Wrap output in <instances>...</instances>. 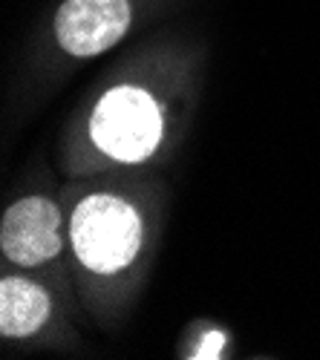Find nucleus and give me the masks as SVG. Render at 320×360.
<instances>
[{
	"instance_id": "39448f33",
	"label": "nucleus",
	"mask_w": 320,
	"mask_h": 360,
	"mask_svg": "<svg viewBox=\"0 0 320 360\" xmlns=\"http://www.w3.org/2000/svg\"><path fill=\"white\" fill-rule=\"evenodd\" d=\"M52 300L44 285L26 277H4L0 283V335L6 340L32 338L49 323Z\"/></svg>"
},
{
	"instance_id": "f257e3e1",
	"label": "nucleus",
	"mask_w": 320,
	"mask_h": 360,
	"mask_svg": "<svg viewBox=\"0 0 320 360\" xmlns=\"http://www.w3.org/2000/svg\"><path fill=\"white\" fill-rule=\"evenodd\" d=\"M144 222L133 202L119 193H87L70 217V245L84 271L115 277L136 262Z\"/></svg>"
},
{
	"instance_id": "423d86ee",
	"label": "nucleus",
	"mask_w": 320,
	"mask_h": 360,
	"mask_svg": "<svg viewBox=\"0 0 320 360\" xmlns=\"http://www.w3.org/2000/svg\"><path fill=\"white\" fill-rule=\"evenodd\" d=\"M225 346H228L225 332H219V328H208V332L199 338V343L191 349L188 357H196V360H199V357H202V360H217V357H222Z\"/></svg>"
},
{
	"instance_id": "f03ea898",
	"label": "nucleus",
	"mask_w": 320,
	"mask_h": 360,
	"mask_svg": "<svg viewBox=\"0 0 320 360\" xmlns=\"http://www.w3.org/2000/svg\"><path fill=\"white\" fill-rule=\"evenodd\" d=\"M165 136V115L151 89L139 84L110 86L90 115V141L119 165L148 162Z\"/></svg>"
},
{
	"instance_id": "7ed1b4c3",
	"label": "nucleus",
	"mask_w": 320,
	"mask_h": 360,
	"mask_svg": "<svg viewBox=\"0 0 320 360\" xmlns=\"http://www.w3.org/2000/svg\"><path fill=\"white\" fill-rule=\"evenodd\" d=\"M61 207L49 196L32 193L6 207L0 225V248L4 257L20 268H41L52 262L64 248L61 236Z\"/></svg>"
},
{
	"instance_id": "20e7f679",
	"label": "nucleus",
	"mask_w": 320,
	"mask_h": 360,
	"mask_svg": "<svg viewBox=\"0 0 320 360\" xmlns=\"http://www.w3.org/2000/svg\"><path fill=\"white\" fill-rule=\"evenodd\" d=\"M130 0H64L55 15V41L72 58H96L130 29Z\"/></svg>"
}]
</instances>
